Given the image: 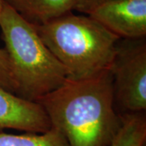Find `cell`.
<instances>
[{"instance_id":"obj_8","label":"cell","mask_w":146,"mask_h":146,"mask_svg":"<svg viewBox=\"0 0 146 146\" xmlns=\"http://www.w3.org/2000/svg\"><path fill=\"white\" fill-rule=\"evenodd\" d=\"M121 115V124L109 146H145L146 118L143 112Z\"/></svg>"},{"instance_id":"obj_12","label":"cell","mask_w":146,"mask_h":146,"mask_svg":"<svg viewBox=\"0 0 146 146\" xmlns=\"http://www.w3.org/2000/svg\"><path fill=\"white\" fill-rule=\"evenodd\" d=\"M3 4H4V2L3 0H0V12L3 9Z\"/></svg>"},{"instance_id":"obj_1","label":"cell","mask_w":146,"mask_h":146,"mask_svg":"<svg viewBox=\"0 0 146 146\" xmlns=\"http://www.w3.org/2000/svg\"><path fill=\"white\" fill-rule=\"evenodd\" d=\"M37 102L69 146H109L121 124L110 69L85 80L67 79Z\"/></svg>"},{"instance_id":"obj_9","label":"cell","mask_w":146,"mask_h":146,"mask_svg":"<svg viewBox=\"0 0 146 146\" xmlns=\"http://www.w3.org/2000/svg\"><path fill=\"white\" fill-rule=\"evenodd\" d=\"M0 146H69L63 133L52 127L44 133L14 135L0 131Z\"/></svg>"},{"instance_id":"obj_3","label":"cell","mask_w":146,"mask_h":146,"mask_svg":"<svg viewBox=\"0 0 146 146\" xmlns=\"http://www.w3.org/2000/svg\"><path fill=\"white\" fill-rule=\"evenodd\" d=\"M0 29L16 95L37 102L67 80L63 65L44 44L35 25L5 3L0 12Z\"/></svg>"},{"instance_id":"obj_6","label":"cell","mask_w":146,"mask_h":146,"mask_svg":"<svg viewBox=\"0 0 146 146\" xmlns=\"http://www.w3.org/2000/svg\"><path fill=\"white\" fill-rule=\"evenodd\" d=\"M51 127L46 113L38 102L24 99L0 87V131L16 129L44 133Z\"/></svg>"},{"instance_id":"obj_5","label":"cell","mask_w":146,"mask_h":146,"mask_svg":"<svg viewBox=\"0 0 146 146\" xmlns=\"http://www.w3.org/2000/svg\"><path fill=\"white\" fill-rule=\"evenodd\" d=\"M89 16L121 39L146 36V0H108Z\"/></svg>"},{"instance_id":"obj_10","label":"cell","mask_w":146,"mask_h":146,"mask_svg":"<svg viewBox=\"0 0 146 146\" xmlns=\"http://www.w3.org/2000/svg\"><path fill=\"white\" fill-rule=\"evenodd\" d=\"M0 87L15 94V84L11 75L10 61L4 48H0Z\"/></svg>"},{"instance_id":"obj_4","label":"cell","mask_w":146,"mask_h":146,"mask_svg":"<svg viewBox=\"0 0 146 146\" xmlns=\"http://www.w3.org/2000/svg\"><path fill=\"white\" fill-rule=\"evenodd\" d=\"M110 72L113 78L115 110L118 107L122 114L145 111L146 110L145 37L120 39Z\"/></svg>"},{"instance_id":"obj_2","label":"cell","mask_w":146,"mask_h":146,"mask_svg":"<svg viewBox=\"0 0 146 146\" xmlns=\"http://www.w3.org/2000/svg\"><path fill=\"white\" fill-rule=\"evenodd\" d=\"M35 27L72 80L91 78L110 69L121 39L89 15L72 11Z\"/></svg>"},{"instance_id":"obj_7","label":"cell","mask_w":146,"mask_h":146,"mask_svg":"<svg viewBox=\"0 0 146 146\" xmlns=\"http://www.w3.org/2000/svg\"><path fill=\"white\" fill-rule=\"evenodd\" d=\"M34 25H41L72 11L75 0H3Z\"/></svg>"},{"instance_id":"obj_11","label":"cell","mask_w":146,"mask_h":146,"mask_svg":"<svg viewBox=\"0 0 146 146\" xmlns=\"http://www.w3.org/2000/svg\"><path fill=\"white\" fill-rule=\"evenodd\" d=\"M108 0H75L73 11H77L84 15H89L90 12Z\"/></svg>"}]
</instances>
